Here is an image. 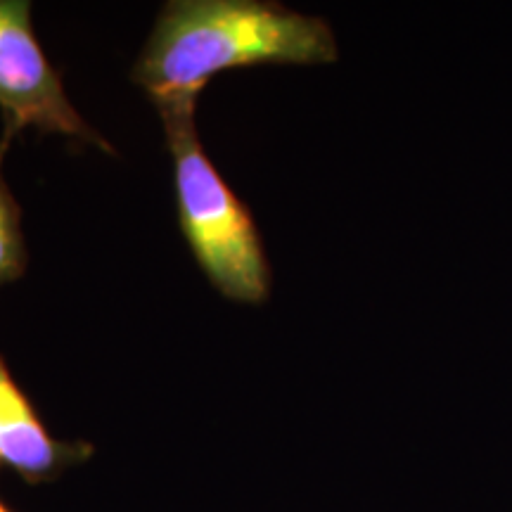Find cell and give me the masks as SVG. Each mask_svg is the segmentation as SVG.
Segmentation results:
<instances>
[{"label": "cell", "mask_w": 512, "mask_h": 512, "mask_svg": "<svg viewBox=\"0 0 512 512\" xmlns=\"http://www.w3.org/2000/svg\"><path fill=\"white\" fill-rule=\"evenodd\" d=\"M88 441H60L48 432L36 406L0 358V467L31 486L55 482L72 467L91 460Z\"/></svg>", "instance_id": "cell-4"}, {"label": "cell", "mask_w": 512, "mask_h": 512, "mask_svg": "<svg viewBox=\"0 0 512 512\" xmlns=\"http://www.w3.org/2000/svg\"><path fill=\"white\" fill-rule=\"evenodd\" d=\"M159 114L174 159L178 223L197 266L230 302L264 304L271 294V266L261 233L247 204L204 152L195 102H166Z\"/></svg>", "instance_id": "cell-2"}, {"label": "cell", "mask_w": 512, "mask_h": 512, "mask_svg": "<svg viewBox=\"0 0 512 512\" xmlns=\"http://www.w3.org/2000/svg\"><path fill=\"white\" fill-rule=\"evenodd\" d=\"M0 512H12L10 508H8V505H5L3 501H0Z\"/></svg>", "instance_id": "cell-6"}, {"label": "cell", "mask_w": 512, "mask_h": 512, "mask_svg": "<svg viewBox=\"0 0 512 512\" xmlns=\"http://www.w3.org/2000/svg\"><path fill=\"white\" fill-rule=\"evenodd\" d=\"M339 50L323 17L264 0H171L131 79L155 100L197 102L211 76L259 64H330Z\"/></svg>", "instance_id": "cell-1"}, {"label": "cell", "mask_w": 512, "mask_h": 512, "mask_svg": "<svg viewBox=\"0 0 512 512\" xmlns=\"http://www.w3.org/2000/svg\"><path fill=\"white\" fill-rule=\"evenodd\" d=\"M8 138L0 145V157H3ZM27 268V245H24L22 233V211L12 192L0 174V287L17 280Z\"/></svg>", "instance_id": "cell-5"}, {"label": "cell", "mask_w": 512, "mask_h": 512, "mask_svg": "<svg viewBox=\"0 0 512 512\" xmlns=\"http://www.w3.org/2000/svg\"><path fill=\"white\" fill-rule=\"evenodd\" d=\"M0 110L8 138L19 128H36L114 152L64 93L60 72L34 34L29 0H0Z\"/></svg>", "instance_id": "cell-3"}]
</instances>
